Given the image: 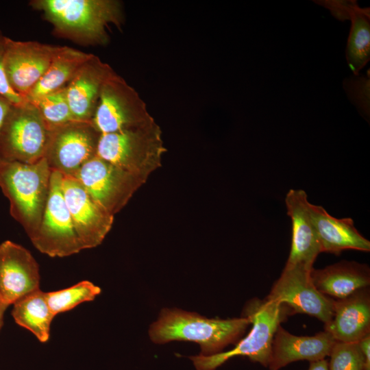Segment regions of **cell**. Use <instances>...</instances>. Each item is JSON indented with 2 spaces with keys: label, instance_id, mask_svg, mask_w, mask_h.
<instances>
[{
  "label": "cell",
  "instance_id": "d6a6232c",
  "mask_svg": "<svg viewBox=\"0 0 370 370\" xmlns=\"http://www.w3.org/2000/svg\"><path fill=\"white\" fill-rule=\"evenodd\" d=\"M9 306L0 301V331L3 325L4 313Z\"/></svg>",
  "mask_w": 370,
  "mask_h": 370
},
{
  "label": "cell",
  "instance_id": "3957f363",
  "mask_svg": "<svg viewBox=\"0 0 370 370\" xmlns=\"http://www.w3.org/2000/svg\"><path fill=\"white\" fill-rule=\"evenodd\" d=\"M51 172L45 158L32 164L0 158V187L10 201L12 216L29 237L41 221Z\"/></svg>",
  "mask_w": 370,
  "mask_h": 370
},
{
  "label": "cell",
  "instance_id": "5b68a950",
  "mask_svg": "<svg viewBox=\"0 0 370 370\" xmlns=\"http://www.w3.org/2000/svg\"><path fill=\"white\" fill-rule=\"evenodd\" d=\"M166 149L155 121L138 127L101 134L97 156L146 180L161 164Z\"/></svg>",
  "mask_w": 370,
  "mask_h": 370
},
{
  "label": "cell",
  "instance_id": "4fadbf2b",
  "mask_svg": "<svg viewBox=\"0 0 370 370\" xmlns=\"http://www.w3.org/2000/svg\"><path fill=\"white\" fill-rule=\"evenodd\" d=\"M62 188L83 249L98 246L110 230L114 215L99 205L75 177L63 175Z\"/></svg>",
  "mask_w": 370,
  "mask_h": 370
},
{
  "label": "cell",
  "instance_id": "277c9868",
  "mask_svg": "<svg viewBox=\"0 0 370 370\" xmlns=\"http://www.w3.org/2000/svg\"><path fill=\"white\" fill-rule=\"evenodd\" d=\"M289 314L290 310L276 301L254 298L247 303L243 313V317L252 324V328L233 349L211 356H193L190 358L197 370H215L236 356H246L267 367L275 333Z\"/></svg>",
  "mask_w": 370,
  "mask_h": 370
},
{
  "label": "cell",
  "instance_id": "d6986e66",
  "mask_svg": "<svg viewBox=\"0 0 370 370\" xmlns=\"http://www.w3.org/2000/svg\"><path fill=\"white\" fill-rule=\"evenodd\" d=\"M308 210L321 252L339 255L346 249L370 251V241L357 230L352 218L337 219L310 202Z\"/></svg>",
  "mask_w": 370,
  "mask_h": 370
},
{
  "label": "cell",
  "instance_id": "83f0119b",
  "mask_svg": "<svg viewBox=\"0 0 370 370\" xmlns=\"http://www.w3.org/2000/svg\"><path fill=\"white\" fill-rule=\"evenodd\" d=\"M7 38L8 36H5L0 30V93L8 99L14 105H19L27 101L11 89L7 82L4 71V56Z\"/></svg>",
  "mask_w": 370,
  "mask_h": 370
},
{
  "label": "cell",
  "instance_id": "484cf974",
  "mask_svg": "<svg viewBox=\"0 0 370 370\" xmlns=\"http://www.w3.org/2000/svg\"><path fill=\"white\" fill-rule=\"evenodd\" d=\"M329 370H366L358 342L336 341L330 354Z\"/></svg>",
  "mask_w": 370,
  "mask_h": 370
},
{
  "label": "cell",
  "instance_id": "4316f807",
  "mask_svg": "<svg viewBox=\"0 0 370 370\" xmlns=\"http://www.w3.org/2000/svg\"><path fill=\"white\" fill-rule=\"evenodd\" d=\"M365 76L351 77L343 82V87L350 101L355 104L360 112L369 117V69Z\"/></svg>",
  "mask_w": 370,
  "mask_h": 370
},
{
  "label": "cell",
  "instance_id": "9a60e30c",
  "mask_svg": "<svg viewBox=\"0 0 370 370\" xmlns=\"http://www.w3.org/2000/svg\"><path fill=\"white\" fill-rule=\"evenodd\" d=\"M115 71L98 56L82 64L66 86L68 101L75 121L92 122L106 80Z\"/></svg>",
  "mask_w": 370,
  "mask_h": 370
},
{
  "label": "cell",
  "instance_id": "d4e9b609",
  "mask_svg": "<svg viewBox=\"0 0 370 370\" xmlns=\"http://www.w3.org/2000/svg\"><path fill=\"white\" fill-rule=\"evenodd\" d=\"M29 103L37 108L50 130L75 121L68 101L66 86Z\"/></svg>",
  "mask_w": 370,
  "mask_h": 370
},
{
  "label": "cell",
  "instance_id": "f1b7e54d",
  "mask_svg": "<svg viewBox=\"0 0 370 370\" xmlns=\"http://www.w3.org/2000/svg\"><path fill=\"white\" fill-rule=\"evenodd\" d=\"M330 10L338 20L343 21L350 20L351 16L358 5L356 1H314Z\"/></svg>",
  "mask_w": 370,
  "mask_h": 370
},
{
  "label": "cell",
  "instance_id": "52a82bcc",
  "mask_svg": "<svg viewBox=\"0 0 370 370\" xmlns=\"http://www.w3.org/2000/svg\"><path fill=\"white\" fill-rule=\"evenodd\" d=\"M154 121L136 90L116 72L104 82L92 123L101 134L138 127Z\"/></svg>",
  "mask_w": 370,
  "mask_h": 370
},
{
  "label": "cell",
  "instance_id": "30bf717a",
  "mask_svg": "<svg viewBox=\"0 0 370 370\" xmlns=\"http://www.w3.org/2000/svg\"><path fill=\"white\" fill-rule=\"evenodd\" d=\"M312 269L286 264L266 299L286 306L291 314H306L325 325L332 318L334 299L317 290L310 278Z\"/></svg>",
  "mask_w": 370,
  "mask_h": 370
},
{
  "label": "cell",
  "instance_id": "e0dca14e",
  "mask_svg": "<svg viewBox=\"0 0 370 370\" xmlns=\"http://www.w3.org/2000/svg\"><path fill=\"white\" fill-rule=\"evenodd\" d=\"M336 341L328 332L314 336H296L280 325L273 337L269 370H280L290 363L299 360L310 362L329 356Z\"/></svg>",
  "mask_w": 370,
  "mask_h": 370
},
{
  "label": "cell",
  "instance_id": "7402d4cb",
  "mask_svg": "<svg viewBox=\"0 0 370 370\" xmlns=\"http://www.w3.org/2000/svg\"><path fill=\"white\" fill-rule=\"evenodd\" d=\"M12 315L18 325L31 332L39 341L49 340L56 316L49 308L45 292L39 288L18 299L13 304Z\"/></svg>",
  "mask_w": 370,
  "mask_h": 370
},
{
  "label": "cell",
  "instance_id": "7c38bea8",
  "mask_svg": "<svg viewBox=\"0 0 370 370\" xmlns=\"http://www.w3.org/2000/svg\"><path fill=\"white\" fill-rule=\"evenodd\" d=\"M57 46L7 38L4 71L11 89L25 97L48 69Z\"/></svg>",
  "mask_w": 370,
  "mask_h": 370
},
{
  "label": "cell",
  "instance_id": "2e32d148",
  "mask_svg": "<svg viewBox=\"0 0 370 370\" xmlns=\"http://www.w3.org/2000/svg\"><path fill=\"white\" fill-rule=\"evenodd\" d=\"M285 204L292 224L291 247L286 264H299L312 269L321 251L309 214L308 195L304 190L291 189Z\"/></svg>",
  "mask_w": 370,
  "mask_h": 370
},
{
  "label": "cell",
  "instance_id": "8fae6325",
  "mask_svg": "<svg viewBox=\"0 0 370 370\" xmlns=\"http://www.w3.org/2000/svg\"><path fill=\"white\" fill-rule=\"evenodd\" d=\"M100 136L92 122L74 121L51 129L45 156L51 169L74 177L97 156Z\"/></svg>",
  "mask_w": 370,
  "mask_h": 370
},
{
  "label": "cell",
  "instance_id": "603a6c76",
  "mask_svg": "<svg viewBox=\"0 0 370 370\" xmlns=\"http://www.w3.org/2000/svg\"><path fill=\"white\" fill-rule=\"evenodd\" d=\"M346 48V60L355 75L370 59V9L358 5L354 10Z\"/></svg>",
  "mask_w": 370,
  "mask_h": 370
},
{
  "label": "cell",
  "instance_id": "8992f818",
  "mask_svg": "<svg viewBox=\"0 0 370 370\" xmlns=\"http://www.w3.org/2000/svg\"><path fill=\"white\" fill-rule=\"evenodd\" d=\"M51 130L29 102L12 105L0 131V158L32 164L45 158Z\"/></svg>",
  "mask_w": 370,
  "mask_h": 370
},
{
  "label": "cell",
  "instance_id": "ba28073f",
  "mask_svg": "<svg viewBox=\"0 0 370 370\" xmlns=\"http://www.w3.org/2000/svg\"><path fill=\"white\" fill-rule=\"evenodd\" d=\"M63 175L52 171L42 219L29 237L34 247L51 257H66L83 249L62 192Z\"/></svg>",
  "mask_w": 370,
  "mask_h": 370
},
{
  "label": "cell",
  "instance_id": "44dd1931",
  "mask_svg": "<svg viewBox=\"0 0 370 370\" xmlns=\"http://www.w3.org/2000/svg\"><path fill=\"white\" fill-rule=\"evenodd\" d=\"M91 56L68 46H57L48 69L27 95L25 101L32 102L66 86Z\"/></svg>",
  "mask_w": 370,
  "mask_h": 370
},
{
  "label": "cell",
  "instance_id": "ffe728a7",
  "mask_svg": "<svg viewBox=\"0 0 370 370\" xmlns=\"http://www.w3.org/2000/svg\"><path fill=\"white\" fill-rule=\"evenodd\" d=\"M310 278L319 293L332 299H340L369 287L370 270L365 264L342 260L323 269L313 268Z\"/></svg>",
  "mask_w": 370,
  "mask_h": 370
},
{
  "label": "cell",
  "instance_id": "f546056e",
  "mask_svg": "<svg viewBox=\"0 0 370 370\" xmlns=\"http://www.w3.org/2000/svg\"><path fill=\"white\" fill-rule=\"evenodd\" d=\"M363 354L366 370H370V334L358 341Z\"/></svg>",
  "mask_w": 370,
  "mask_h": 370
},
{
  "label": "cell",
  "instance_id": "1f68e13d",
  "mask_svg": "<svg viewBox=\"0 0 370 370\" xmlns=\"http://www.w3.org/2000/svg\"><path fill=\"white\" fill-rule=\"evenodd\" d=\"M308 370H329L328 361L324 358L310 362Z\"/></svg>",
  "mask_w": 370,
  "mask_h": 370
},
{
  "label": "cell",
  "instance_id": "cb8c5ba5",
  "mask_svg": "<svg viewBox=\"0 0 370 370\" xmlns=\"http://www.w3.org/2000/svg\"><path fill=\"white\" fill-rule=\"evenodd\" d=\"M100 293L99 286L90 281L84 280L69 288L47 292L45 295L49 308L56 316L83 302L94 300Z\"/></svg>",
  "mask_w": 370,
  "mask_h": 370
},
{
  "label": "cell",
  "instance_id": "4dcf8cb0",
  "mask_svg": "<svg viewBox=\"0 0 370 370\" xmlns=\"http://www.w3.org/2000/svg\"><path fill=\"white\" fill-rule=\"evenodd\" d=\"M12 105L8 99L0 93V131Z\"/></svg>",
  "mask_w": 370,
  "mask_h": 370
},
{
  "label": "cell",
  "instance_id": "ac0fdd59",
  "mask_svg": "<svg viewBox=\"0 0 370 370\" xmlns=\"http://www.w3.org/2000/svg\"><path fill=\"white\" fill-rule=\"evenodd\" d=\"M324 328L339 342H358L369 334V288L358 290L343 299H334L332 318Z\"/></svg>",
  "mask_w": 370,
  "mask_h": 370
},
{
  "label": "cell",
  "instance_id": "7a4b0ae2",
  "mask_svg": "<svg viewBox=\"0 0 370 370\" xmlns=\"http://www.w3.org/2000/svg\"><path fill=\"white\" fill-rule=\"evenodd\" d=\"M250 324L245 317L208 319L195 312L177 308H164L149 330L151 340L157 344L172 341H191L201 347L202 356L222 352L236 343Z\"/></svg>",
  "mask_w": 370,
  "mask_h": 370
},
{
  "label": "cell",
  "instance_id": "5bb4252c",
  "mask_svg": "<svg viewBox=\"0 0 370 370\" xmlns=\"http://www.w3.org/2000/svg\"><path fill=\"white\" fill-rule=\"evenodd\" d=\"M39 267L32 254L11 241L0 245V301L10 306L40 288Z\"/></svg>",
  "mask_w": 370,
  "mask_h": 370
},
{
  "label": "cell",
  "instance_id": "6da1fadb",
  "mask_svg": "<svg viewBox=\"0 0 370 370\" xmlns=\"http://www.w3.org/2000/svg\"><path fill=\"white\" fill-rule=\"evenodd\" d=\"M29 5L42 13L62 38L83 45H105L110 25L120 27L122 3L116 0H33Z\"/></svg>",
  "mask_w": 370,
  "mask_h": 370
},
{
  "label": "cell",
  "instance_id": "9c48e42d",
  "mask_svg": "<svg viewBox=\"0 0 370 370\" xmlns=\"http://www.w3.org/2000/svg\"><path fill=\"white\" fill-rule=\"evenodd\" d=\"M107 212H119L145 180L95 156L74 176Z\"/></svg>",
  "mask_w": 370,
  "mask_h": 370
}]
</instances>
